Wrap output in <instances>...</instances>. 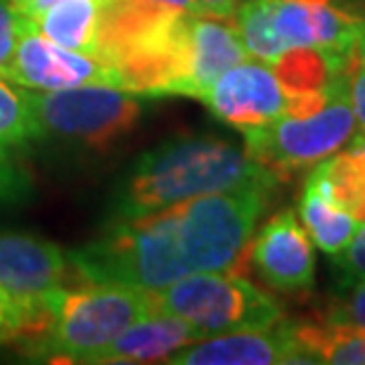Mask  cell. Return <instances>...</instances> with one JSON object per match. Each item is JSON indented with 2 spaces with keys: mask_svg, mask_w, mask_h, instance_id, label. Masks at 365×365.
Here are the masks:
<instances>
[{
  "mask_svg": "<svg viewBox=\"0 0 365 365\" xmlns=\"http://www.w3.org/2000/svg\"><path fill=\"white\" fill-rule=\"evenodd\" d=\"M69 266L83 282L159 289L187 275L176 207L123 221H109L100 237L69 252Z\"/></svg>",
  "mask_w": 365,
  "mask_h": 365,
  "instance_id": "obj_3",
  "label": "cell"
},
{
  "mask_svg": "<svg viewBox=\"0 0 365 365\" xmlns=\"http://www.w3.org/2000/svg\"><path fill=\"white\" fill-rule=\"evenodd\" d=\"M166 363L171 365H292L309 363V354L299 344L294 323L280 320L261 330H237L197 339L182 346Z\"/></svg>",
  "mask_w": 365,
  "mask_h": 365,
  "instance_id": "obj_12",
  "label": "cell"
},
{
  "mask_svg": "<svg viewBox=\"0 0 365 365\" xmlns=\"http://www.w3.org/2000/svg\"><path fill=\"white\" fill-rule=\"evenodd\" d=\"M69 259L60 247L26 232L0 230V294L21 306L31 318V337L46 323L43 297L64 287ZM24 337V339H26Z\"/></svg>",
  "mask_w": 365,
  "mask_h": 365,
  "instance_id": "obj_8",
  "label": "cell"
},
{
  "mask_svg": "<svg viewBox=\"0 0 365 365\" xmlns=\"http://www.w3.org/2000/svg\"><path fill=\"white\" fill-rule=\"evenodd\" d=\"M250 60L230 19L190 14V98L202 100L223 71Z\"/></svg>",
  "mask_w": 365,
  "mask_h": 365,
  "instance_id": "obj_14",
  "label": "cell"
},
{
  "mask_svg": "<svg viewBox=\"0 0 365 365\" xmlns=\"http://www.w3.org/2000/svg\"><path fill=\"white\" fill-rule=\"evenodd\" d=\"M242 0H197L202 14H211V17H223L230 19Z\"/></svg>",
  "mask_w": 365,
  "mask_h": 365,
  "instance_id": "obj_26",
  "label": "cell"
},
{
  "mask_svg": "<svg viewBox=\"0 0 365 365\" xmlns=\"http://www.w3.org/2000/svg\"><path fill=\"white\" fill-rule=\"evenodd\" d=\"M7 3H10V5H14V3H19V0H7Z\"/></svg>",
  "mask_w": 365,
  "mask_h": 365,
  "instance_id": "obj_30",
  "label": "cell"
},
{
  "mask_svg": "<svg viewBox=\"0 0 365 365\" xmlns=\"http://www.w3.org/2000/svg\"><path fill=\"white\" fill-rule=\"evenodd\" d=\"M344 292H346L344 297H339L337 302L330 304L323 320L334 325H349L365 330V280L356 282L354 287H349Z\"/></svg>",
  "mask_w": 365,
  "mask_h": 365,
  "instance_id": "obj_23",
  "label": "cell"
},
{
  "mask_svg": "<svg viewBox=\"0 0 365 365\" xmlns=\"http://www.w3.org/2000/svg\"><path fill=\"white\" fill-rule=\"evenodd\" d=\"M148 3H157V5H166L173 7V10H182V12H192V14H202L197 0H148Z\"/></svg>",
  "mask_w": 365,
  "mask_h": 365,
  "instance_id": "obj_28",
  "label": "cell"
},
{
  "mask_svg": "<svg viewBox=\"0 0 365 365\" xmlns=\"http://www.w3.org/2000/svg\"><path fill=\"white\" fill-rule=\"evenodd\" d=\"M245 152L268 169L277 180H287L304 169H313L334 152L346 148L356 133L354 109L349 105L344 71L334 83L330 100L306 116L282 114L277 119L242 130Z\"/></svg>",
  "mask_w": 365,
  "mask_h": 365,
  "instance_id": "obj_7",
  "label": "cell"
},
{
  "mask_svg": "<svg viewBox=\"0 0 365 365\" xmlns=\"http://www.w3.org/2000/svg\"><path fill=\"white\" fill-rule=\"evenodd\" d=\"M112 0H60L38 17L24 19L29 29L64 48L98 57L100 34Z\"/></svg>",
  "mask_w": 365,
  "mask_h": 365,
  "instance_id": "obj_15",
  "label": "cell"
},
{
  "mask_svg": "<svg viewBox=\"0 0 365 365\" xmlns=\"http://www.w3.org/2000/svg\"><path fill=\"white\" fill-rule=\"evenodd\" d=\"M334 277L341 289H349L356 282L365 280V223L356 230L346 250L334 257Z\"/></svg>",
  "mask_w": 365,
  "mask_h": 365,
  "instance_id": "obj_22",
  "label": "cell"
},
{
  "mask_svg": "<svg viewBox=\"0 0 365 365\" xmlns=\"http://www.w3.org/2000/svg\"><path fill=\"white\" fill-rule=\"evenodd\" d=\"M309 178L361 225L365 223V145L334 152L325 162L313 166Z\"/></svg>",
  "mask_w": 365,
  "mask_h": 365,
  "instance_id": "obj_16",
  "label": "cell"
},
{
  "mask_svg": "<svg viewBox=\"0 0 365 365\" xmlns=\"http://www.w3.org/2000/svg\"><path fill=\"white\" fill-rule=\"evenodd\" d=\"M351 53L365 64V14H363V21H361V29H359V36H356V43H354Z\"/></svg>",
  "mask_w": 365,
  "mask_h": 365,
  "instance_id": "obj_29",
  "label": "cell"
},
{
  "mask_svg": "<svg viewBox=\"0 0 365 365\" xmlns=\"http://www.w3.org/2000/svg\"><path fill=\"white\" fill-rule=\"evenodd\" d=\"M277 182H250L178 204L182 257L190 273L237 271Z\"/></svg>",
  "mask_w": 365,
  "mask_h": 365,
  "instance_id": "obj_4",
  "label": "cell"
},
{
  "mask_svg": "<svg viewBox=\"0 0 365 365\" xmlns=\"http://www.w3.org/2000/svg\"><path fill=\"white\" fill-rule=\"evenodd\" d=\"M21 34H24V19L12 10L7 0H0V78H7Z\"/></svg>",
  "mask_w": 365,
  "mask_h": 365,
  "instance_id": "obj_24",
  "label": "cell"
},
{
  "mask_svg": "<svg viewBox=\"0 0 365 365\" xmlns=\"http://www.w3.org/2000/svg\"><path fill=\"white\" fill-rule=\"evenodd\" d=\"M43 306L46 323L24 339V354L55 363H88L130 323L152 313L148 289L105 282L50 289Z\"/></svg>",
  "mask_w": 365,
  "mask_h": 365,
  "instance_id": "obj_2",
  "label": "cell"
},
{
  "mask_svg": "<svg viewBox=\"0 0 365 365\" xmlns=\"http://www.w3.org/2000/svg\"><path fill=\"white\" fill-rule=\"evenodd\" d=\"M26 91H67L81 86H116L123 88L121 74L112 64L93 55L64 48L26 26L14 48L7 78Z\"/></svg>",
  "mask_w": 365,
  "mask_h": 365,
  "instance_id": "obj_9",
  "label": "cell"
},
{
  "mask_svg": "<svg viewBox=\"0 0 365 365\" xmlns=\"http://www.w3.org/2000/svg\"><path fill=\"white\" fill-rule=\"evenodd\" d=\"M202 339L187 323L169 313L152 311L130 323L116 339L95 351L88 365H128V363H166L182 346Z\"/></svg>",
  "mask_w": 365,
  "mask_h": 365,
  "instance_id": "obj_13",
  "label": "cell"
},
{
  "mask_svg": "<svg viewBox=\"0 0 365 365\" xmlns=\"http://www.w3.org/2000/svg\"><path fill=\"white\" fill-rule=\"evenodd\" d=\"M41 140V126L29 107L26 91L0 78V150H24Z\"/></svg>",
  "mask_w": 365,
  "mask_h": 365,
  "instance_id": "obj_19",
  "label": "cell"
},
{
  "mask_svg": "<svg viewBox=\"0 0 365 365\" xmlns=\"http://www.w3.org/2000/svg\"><path fill=\"white\" fill-rule=\"evenodd\" d=\"M202 102L218 121L237 130L264 126L287 114L284 86L271 64L254 57L223 71L202 95Z\"/></svg>",
  "mask_w": 365,
  "mask_h": 365,
  "instance_id": "obj_11",
  "label": "cell"
},
{
  "mask_svg": "<svg viewBox=\"0 0 365 365\" xmlns=\"http://www.w3.org/2000/svg\"><path fill=\"white\" fill-rule=\"evenodd\" d=\"M152 311L187 323L200 337L261 330L282 320V306L235 271L187 273L159 289H148Z\"/></svg>",
  "mask_w": 365,
  "mask_h": 365,
  "instance_id": "obj_6",
  "label": "cell"
},
{
  "mask_svg": "<svg viewBox=\"0 0 365 365\" xmlns=\"http://www.w3.org/2000/svg\"><path fill=\"white\" fill-rule=\"evenodd\" d=\"M294 334L311 365H365V330L349 325H334L320 318V323H294Z\"/></svg>",
  "mask_w": 365,
  "mask_h": 365,
  "instance_id": "obj_18",
  "label": "cell"
},
{
  "mask_svg": "<svg viewBox=\"0 0 365 365\" xmlns=\"http://www.w3.org/2000/svg\"><path fill=\"white\" fill-rule=\"evenodd\" d=\"M29 332H31L29 313L0 294V344L7 339H24Z\"/></svg>",
  "mask_w": 365,
  "mask_h": 365,
  "instance_id": "obj_25",
  "label": "cell"
},
{
  "mask_svg": "<svg viewBox=\"0 0 365 365\" xmlns=\"http://www.w3.org/2000/svg\"><path fill=\"white\" fill-rule=\"evenodd\" d=\"M247 254L257 275L280 294H299L316 284L313 240L292 209H280L268 218L252 235Z\"/></svg>",
  "mask_w": 365,
  "mask_h": 365,
  "instance_id": "obj_10",
  "label": "cell"
},
{
  "mask_svg": "<svg viewBox=\"0 0 365 365\" xmlns=\"http://www.w3.org/2000/svg\"><path fill=\"white\" fill-rule=\"evenodd\" d=\"M344 86L356 119V133L351 143L365 145V64L354 53L346 57L344 64Z\"/></svg>",
  "mask_w": 365,
  "mask_h": 365,
  "instance_id": "obj_21",
  "label": "cell"
},
{
  "mask_svg": "<svg viewBox=\"0 0 365 365\" xmlns=\"http://www.w3.org/2000/svg\"><path fill=\"white\" fill-rule=\"evenodd\" d=\"M55 3H60V0H19V3L12 5V10L19 14L21 19H34L38 17L41 12H46L48 7H53Z\"/></svg>",
  "mask_w": 365,
  "mask_h": 365,
  "instance_id": "obj_27",
  "label": "cell"
},
{
  "mask_svg": "<svg viewBox=\"0 0 365 365\" xmlns=\"http://www.w3.org/2000/svg\"><path fill=\"white\" fill-rule=\"evenodd\" d=\"M26 91V88H24ZM29 107L50 138L76 152H109L143 119V95L116 86H81L67 91H26Z\"/></svg>",
  "mask_w": 365,
  "mask_h": 365,
  "instance_id": "obj_5",
  "label": "cell"
},
{
  "mask_svg": "<svg viewBox=\"0 0 365 365\" xmlns=\"http://www.w3.org/2000/svg\"><path fill=\"white\" fill-rule=\"evenodd\" d=\"M250 182H280L235 143L180 135L143 152L109 195V221L138 218Z\"/></svg>",
  "mask_w": 365,
  "mask_h": 365,
  "instance_id": "obj_1",
  "label": "cell"
},
{
  "mask_svg": "<svg viewBox=\"0 0 365 365\" xmlns=\"http://www.w3.org/2000/svg\"><path fill=\"white\" fill-rule=\"evenodd\" d=\"M299 216L313 245L330 257L344 252L356 230L361 228V223L344 209H339L311 178H306L302 195H299Z\"/></svg>",
  "mask_w": 365,
  "mask_h": 365,
  "instance_id": "obj_17",
  "label": "cell"
},
{
  "mask_svg": "<svg viewBox=\"0 0 365 365\" xmlns=\"http://www.w3.org/2000/svg\"><path fill=\"white\" fill-rule=\"evenodd\" d=\"M34 182L29 173L14 162L7 150H0V211L17 209L31 200Z\"/></svg>",
  "mask_w": 365,
  "mask_h": 365,
  "instance_id": "obj_20",
  "label": "cell"
}]
</instances>
